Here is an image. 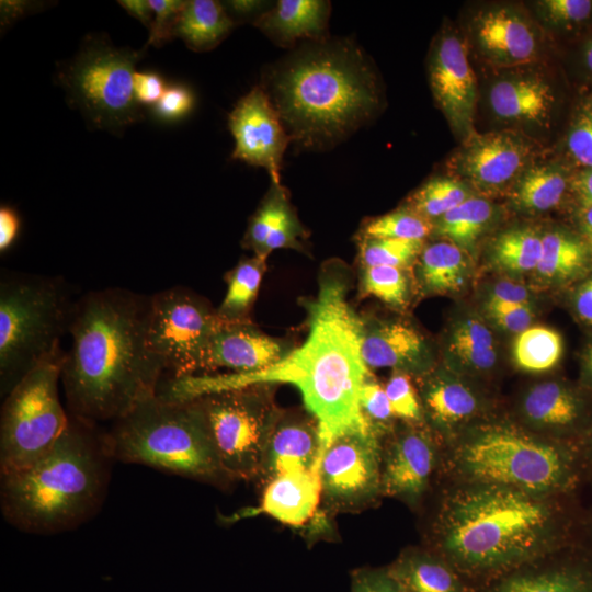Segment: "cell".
<instances>
[{
    "label": "cell",
    "instance_id": "cell-1",
    "mask_svg": "<svg viewBox=\"0 0 592 592\" xmlns=\"http://www.w3.org/2000/svg\"><path fill=\"white\" fill-rule=\"evenodd\" d=\"M346 292L341 275L322 276L317 296L307 303V339L274 365L253 373L174 379L172 395L191 399L231 388L291 384L318 422L321 458L337 436L371 429L360 407L361 388L371 376L362 352L363 320L349 305Z\"/></svg>",
    "mask_w": 592,
    "mask_h": 592
},
{
    "label": "cell",
    "instance_id": "cell-2",
    "mask_svg": "<svg viewBox=\"0 0 592 592\" xmlns=\"http://www.w3.org/2000/svg\"><path fill=\"white\" fill-rule=\"evenodd\" d=\"M149 306L150 296L121 287L77 298L60 379L69 414L114 422L158 392L164 373L148 345Z\"/></svg>",
    "mask_w": 592,
    "mask_h": 592
},
{
    "label": "cell",
    "instance_id": "cell-3",
    "mask_svg": "<svg viewBox=\"0 0 592 592\" xmlns=\"http://www.w3.org/2000/svg\"><path fill=\"white\" fill-rule=\"evenodd\" d=\"M555 497L464 483L444 500L436 523L441 555L465 574H508L546 556L563 536Z\"/></svg>",
    "mask_w": 592,
    "mask_h": 592
},
{
    "label": "cell",
    "instance_id": "cell-4",
    "mask_svg": "<svg viewBox=\"0 0 592 592\" xmlns=\"http://www.w3.org/2000/svg\"><path fill=\"white\" fill-rule=\"evenodd\" d=\"M271 101L291 140L330 147L357 129L377 105L375 79L354 44L319 39L269 75Z\"/></svg>",
    "mask_w": 592,
    "mask_h": 592
},
{
    "label": "cell",
    "instance_id": "cell-5",
    "mask_svg": "<svg viewBox=\"0 0 592 592\" xmlns=\"http://www.w3.org/2000/svg\"><path fill=\"white\" fill-rule=\"evenodd\" d=\"M62 435L38 460L1 475L4 519L21 531L50 534L73 528L101 506L112 459L95 424L71 414Z\"/></svg>",
    "mask_w": 592,
    "mask_h": 592
},
{
    "label": "cell",
    "instance_id": "cell-6",
    "mask_svg": "<svg viewBox=\"0 0 592 592\" xmlns=\"http://www.w3.org/2000/svg\"><path fill=\"white\" fill-rule=\"evenodd\" d=\"M112 423L103 443L113 459L206 482L231 480L221 468L195 399L158 391Z\"/></svg>",
    "mask_w": 592,
    "mask_h": 592
},
{
    "label": "cell",
    "instance_id": "cell-7",
    "mask_svg": "<svg viewBox=\"0 0 592 592\" xmlns=\"http://www.w3.org/2000/svg\"><path fill=\"white\" fill-rule=\"evenodd\" d=\"M448 463L464 483L549 497L571 490L583 470L578 443L542 439L509 424H482L464 433Z\"/></svg>",
    "mask_w": 592,
    "mask_h": 592
},
{
    "label": "cell",
    "instance_id": "cell-8",
    "mask_svg": "<svg viewBox=\"0 0 592 592\" xmlns=\"http://www.w3.org/2000/svg\"><path fill=\"white\" fill-rule=\"evenodd\" d=\"M77 298L58 276L2 271L0 276V391L61 350Z\"/></svg>",
    "mask_w": 592,
    "mask_h": 592
},
{
    "label": "cell",
    "instance_id": "cell-9",
    "mask_svg": "<svg viewBox=\"0 0 592 592\" xmlns=\"http://www.w3.org/2000/svg\"><path fill=\"white\" fill-rule=\"evenodd\" d=\"M62 349L30 371L4 396L0 417V475L21 470L48 453L69 423L60 401Z\"/></svg>",
    "mask_w": 592,
    "mask_h": 592
},
{
    "label": "cell",
    "instance_id": "cell-10",
    "mask_svg": "<svg viewBox=\"0 0 592 592\" xmlns=\"http://www.w3.org/2000/svg\"><path fill=\"white\" fill-rule=\"evenodd\" d=\"M140 57L136 50L91 38L60 71L70 101L91 126L118 133L144 117L133 88Z\"/></svg>",
    "mask_w": 592,
    "mask_h": 592
},
{
    "label": "cell",
    "instance_id": "cell-11",
    "mask_svg": "<svg viewBox=\"0 0 592 592\" xmlns=\"http://www.w3.org/2000/svg\"><path fill=\"white\" fill-rule=\"evenodd\" d=\"M269 391V385H254L191 398L204 414L221 468L231 480L260 477L280 414Z\"/></svg>",
    "mask_w": 592,
    "mask_h": 592
},
{
    "label": "cell",
    "instance_id": "cell-12",
    "mask_svg": "<svg viewBox=\"0 0 592 592\" xmlns=\"http://www.w3.org/2000/svg\"><path fill=\"white\" fill-rule=\"evenodd\" d=\"M221 320L200 296L182 287L150 295L148 345L170 379L203 372L210 340Z\"/></svg>",
    "mask_w": 592,
    "mask_h": 592
},
{
    "label": "cell",
    "instance_id": "cell-13",
    "mask_svg": "<svg viewBox=\"0 0 592 592\" xmlns=\"http://www.w3.org/2000/svg\"><path fill=\"white\" fill-rule=\"evenodd\" d=\"M322 496L339 509H357L380 492L382 452L371 430H354L337 436L318 466Z\"/></svg>",
    "mask_w": 592,
    "mask_h": 592
},
{
    "label": "cell",
    "instance_id": "cell-14",
    "mask_svg": "<svg viewBox=\"0 0 592 592\" xmlns=\"http://www.w3.org/2000/svg\"><path fill=\"white\" fill-rule=\"evenodd\" d=\"M228 126L235 139L232 159L266 169L272 182L280 183L283 155L291 138L263 87H253L236 103Z\"/></svg>",
    "mask_w": 592,
    "mask_h": 592
},
{
    "label": "cell",
    "instance_id": "cell-15",
    "mask_svg": "<svg viewBox=\"0 0 592 592\" xmlns=\"http://www.w3.org/2000/svg\"><path fill=\"white\" fill-rule=\"evenodd\" d=\"M430 83L440 109L459 134L471 136L476 104V78L464 43L444 35L430 61Z\"/></svg>",
    "mask_w": 592,
    "mask_h": 592
},
{
    "label": "cell",
    "instance_id": "cell-16",
    "mask_svg": "<svg viewBox=\"0 0 592 592\" xmlns=\"http://www.w3.org/2000/svg\"><path fill=\"white\" fill-rule=\"evenodd\" d=\"M436 465V449L420 430L399 433L382 456L380 492L409 503L426 490Z\"/></svg>",
    "mask_w": 592,
    "mask_h": 592
},
{
    "label": "cell",
    "instance_id": "cell-17",
    "mask_svg": "<svg viewBox=\"0 0 592 592\" xmlns=\"http://www.w3.org/2000/svg\"><path fill=\"white\" fill-rule=\"evenodd\" d=\"M530 156V144L514 134L471 135L459 156L458 167L476 185L496 190L516 178Z\"/></svg>",
    "mask_w": 592,
    "mask_h": 592
},
{
    "label": "cell",
    "instance_id": "cell-18",
    "mask_svg": "<svg viewBox=\"0 0 592 592\" xmlns=\"http://www.w3.org/2000/svg\"><path fill=\"white\" fill-rule=\"evenodd\" d=\"M291 350L253 328L249 322H220L207 349L204 369L226 368L253 373L281 361Z\"/></svg>",
    "mask_w": 592,
    "mask_h": 592
},
{
    "label": "cell",
    "instance_id": "cell-19",
    "mask_svg": "<svg viewBox=\"0 0 592 592\" xmlns=\"http://www.w3.org/2000/svg\"><path fill=\"white\" fill-rule=\"evenodd\" d=\"M320 451L318 422L309 412L280 411L265 448L260 476L270 481L291 471L318 470Z\"/></svg>",
    "mask_w": 592,
    "mask_h": 592
},
{
    "label": "cell",
    "instance_id": "cell-20",
    "mask_svg": "<svg viewBox=\"0 0 592 592\" xmlns=\"http://www.w3.org/2000/svg\"><path fill=\"white\" fill-rule=\"evenodd\" d=\"M362 352L368 368L406 374L424 372L430 361L423 337L403 321L363 320Z\"/></svg>",
    "mask_w": 592,
    "mask_h": 592
},
{
    "label": "cell",
    "instance_id": "cell-21",
    "mask_svg": "<svg viewBox=\"0 0 592 592\" xmlns=\"http://www.w3.org/2000/svg\"><path fill=\"white\" fill-rule=\"evenodd\" d=\"M521 413L527 424L560 441H568L565 436L578 432L581 439L585 433L583 398L559 382L550 380L532 386L521 401Z\"/></svg>",
    "mask_w": 592,
    "mask_h": 592
},
{
    "label": "cell",
    "instance_id": "cell-22",
    "mask_svg": "<svg viewBox=\"0 0 592 592\" xmlns=\"http://www.w3.org/2000/svg\"><path fill=\"white\" fill-rule=\"evenodd\" d=\"M476 37L483 54L501 66L526 64L537 53L533 29L508 8L483 12L476 22Z\"/></svg>",
    "mask_w": 592,
    "mask_h": 592
},
{
    "label": "cell",
    "instance_id": "cell-23",
    "mask_svg": "<svg viewBox=\"0 0 592 592\" xmlns=\"http://www.w3.org/2000/svg\"><path fill=\"white\" fill-rule=\"evenodd\" d=\"M322 496L319 471H291L271 479L259 511L283 524L300 526L315 514Z\"/></svg>",
    "mask_w": 592,
    "mask_h": 592
},
{
    "label": "cell",
    "instance_id": "cell-24",
    "mask_svg": "<svg viewBox=\"0 0 592 592\" xmlns=\"http://www.w3.org/2000/svg\"><path fill=\"white\" fill-rule=\"evenodd\" d=\"M330 4L321 0H280L253 24L280 45L298 39H323Z\"/></svg>",
    "mask_w": 592,
    "mask_h": 592
},
{
    "label": "cell",
    "instance_id": "cell-25",
    "mask_svg": "<svg viewBox=\"0 0 592 592\" xmlns=\"http://www.w3.org/2000/svg\"><path fill=\"white\" fill-rule=\"evenodd\" d=\"M421 398L425 413L443 433H452L480 410L475 391L464 382L447 375L429 378L423 385Z\"/></svg>",
    "mask_w": 592,
    "mask_h": 592
},
{
    "label": "cell",
    "instance_id": "cell-26",
    "mask_svg": "<svg viewBox=\"0 0 592 592\" xmlns=\"http://www.w3.org/2000/svg\"><path fill=\"white\" fill-rule=\"evenodd\" d=\"M388 568L403 592H466L459 572L440 555L407 551Z\"/></svg>",
    "mask_w": 592,
    "mask_h": 592
},
{
    "label": "cell",
    "instance_id": "cell-27",
    "mask_svg": "<svg viewBox=\"0 0 592 592\" xmlns=\"http://www.w3.org/2000/svg\"><path fill=\"white\" fill-rule=\"evenodd\" d=\"M554 99L549 86L537 78H511L496 82L489 102L498 117L508 121L544 118Z\"/></svg>",
    "mask_w": 592,
    "mask_h": 592
},
{
    "label": "cell",
    "instance_id": "cell-28",
    "mask_svg": "<svg viewBox=\"0 0 592 592\" xmlns=\"http://www.w3.org/2000/svg\"><path fill=\"white\" fill-rule=\"evenodd\" d=\"M489 592H592V562L577 560L544 570L513 571Z\"/></svg>",
    "mask_w": 592,
    "mask_h": 592
},
{
    "label": "cell",
    "instance_id": "cell-29",
    "mask_svg": "<svg viewBox=\"0 0 592 592\" xmlns=\"http://www.w3.org/2000/svg\"><path fill=\"white\" fill-rule=\"evenodd\" d=\"M234 25V19L219 1L191 0L178 16L173 36L192 50L206 52L225 39Z\"/></svg>",
    "mask_w": 592,
    "mask_h": 592
},
{
    "label": "cell",
    "instance_id": "cell-30",
    "mask_svg": "<svg viewBox=\"0 0 592 592\" xmlns=\"http://www.w3.org/2000/svg\"><path fill=\"white\" fill-rule=\"evenodd\" d=\"M467 272L463 249L453 242L432 243L421 251L419 277L428 292H455L463 287Z\"/></svg>",
    "mask_w": 592,
    "mask_h": 592
},
{
    "label": "cell",
    "instance_id": "cell-31",
    "mask_svg": "<svg viewBox=\"0 0 592 592\" xmlns=\"http://www.w3.org/2000/svg\"><path fill=\"white\" fill-rule=\"evenodd\" d=\"M265 259L253 257L239 261L228 273L227 292L219 308V319L226 323L249 322L248 314L259 292Z\"/></svg>",
    "mask_w": 592,
    "mask_h": 592
},
{
    "label": "cell",
    "instance_id": "cell-32",
    "mask_svg": "<svg viewBox=\"0 0 592 592\" xmlns=\"http://www.w3.org/2000/svg\"><path fill=\"white\" fill-rule=\"evenodd\" d=\"M543 248L535 271L548 281H566L581 273L589 261L587 246L560 231L542 237Z\"/></svg>",
    "mask_w": 592,
    "mask_h": 592
},
{
    "label": "cell",
    "instance_id": "cell-33",
    "mask_svg": "<svg viewBox=\"0 0 592 592\" xmlns=\"http://www.w3.org/2000/svg\"><path fill=\"white\" fill-rule=\"evenodd\" d=\"M492 215L493 208L488 201L469 196L439 218L435 232L462 249L470 248L488 226Z\"/></svg>",
    "mask_w": 592,
    "mask_h": 592
},
{
    "label": "cell",
    "instance_id": "cell-34",
    "mask_svg": "<svg viewBox=\"0 0 592 592\" xmlns=\"http://www.w3.org/2000/svg\"><path fill=\"white\" fill-rule=\"evenodd\" d=\"M448 346L462 365L473 371L489 369L497 360L493 335L476 318L462 320L454 327Z\"/></svg>",
    "mask_w": 592,
    "mask_h": 592
},
{
    "label": "cell",
    "instance_id": "cell-35",
    "mask_svg": "<svg viewBox=\"0 0 592 592\" xmlns=\"http://www.w3.org/2000/svg\"><path fill=\"white\" fill-rule=\"evenodd\" d=\"M566 186L567 179L561 170L551 166L535 167L521 177L514 202L526 210H548L561 201Z\"/></svg>",
    "mask_w": 592,
    "mask_h": 592
},
{
    "label": "cell",
    "instance_id": "cell-36",
    "mask_svg": "<svg viewBox=\"0 0 592 592\" xmlns=\"http://www.w3.org/2000/svg\"><path fill=\"white\" fill-rule=\"evenodd\" d=\"M561 354V337L544 326L528 327L517 334L513 344L515 363L526 372L548 371L559 362Z\"/></svg>",
    "mask_w": 592,
    "mask_h": 592
},
{
    "label": "cell",
    "instance_id": "cell-37",
    "mask_svg": "<svg viewBox=\"0 0 592 592\" xmlns=\"http://www.w3.org/2000/svg\"><path fill=\"white\" fill-rule=\"evenodd\" d=\"M543 241L531 228H517L500 235L492 248L494 262L502 269L524 273L536 270Z\"/></svg>",
    "mask_w": 592,
    "mask_h": 592
},
{
    "label": "cell",
    "instance_id": "cell-38",
    "mask_svg": "<svg viewBox=\"0 0 592 592\" xmlns=\"http://www.w3.org/2000/svg\"><path fill=\"white\" fill-rule=\"evenodd\" d=\"M293 210L286 190L272 182L270 191L250 219L242 244L260 257L267 237L278 227L283 219Z\"/></svg>",
    "mask_w": 592,
    "mask_h": 592
},
{
    "label": "cell",
    "instance_id": "cell-39",
    "mask_svg": "<svg viewBox=\"0 0 592 592\" xmlns=\"http://www.w3.org/2000/svg\"><path fill=\"white\" fill-rule=\"evenodd\" d=\"M468 197L463 183L449 178H435L413 193L409 208L428 219L440 218Z\"/></svg>",
    "mask_w": 592,
    "mask_h": 592
},
{
    "label": "cell",
    "instance_id": "cell-40",
    "mask_svg": "<svg viewBox=\"0 0 592 592\" xmlns=\"http://www.w3.org/2000/svg\"><path fill=\"white\" fill-rule=\"evenodd\" d=\"M423 241L372 238L361 236L360 260L363 267L392 266L407 267L421 253Z\"/></svg>",
    "mask_w": 592,
    "mask_h": 592
},
{
    "label": "cell",
    "instance_id": "cell-41",
    "mask_svg": "<svg viewBox=\"0 0 592 592\" xmlns=\"http://www.w3.org/2000/svg\"><path fill=\"white\" fill-rule=\"evenodd\" d=\"M432 229L430 219L411 208H402L371 219L362 236L423 241Z\"/></svg>",
    "mask_w": 592,
    "mask_h": 592
},
{
    "label": "cell",
    "instance_id": "cell-42",
    "mask_svg": "<svg viewBox=\"0 0 592 592\" xmlns=\"http://www.w3.org/2000/svg\"><path fill=\"white\" fill-rule=\"evenodd\" d=\"M362 292L397 308L408 301V281L402 269L392 266L364 267Z\"/></svg>",
    "mask_w": 592,
    "mask_h": 592
},
{
    "label": "cell",
    "instance_id": "cell-43",
    "mask_svg": "<svg viewBox=\"0 0 592 592\" xmlns=\"http://www.w3.org/2000/svg\"><path fill=\"white\" fill-rule=\"evenodd\" d=\"M360 407L371 429L377 436L390 424L395 417L385 388L372 375L360 391Z\"/></svg>",
    "mask_w": 592,
    "mask_h": 592
},
{
    "label": "cell",
    "instance_id": "cell-44",
    "mask_svg": "<svg viewBox=\"0 0 592 592\" xmlns=\"http://www.w3.org/2000/svg\"><path fill=\"white\" fill-rule=\"evenodd\" d=\"M384 388L396 418L409 422L421 421L422 406L408 374L395 372Z\"/></svg>",
    "mask_w": 592,
    "mask_h": 592
},
{
    "label": "cell",
    "instance_id": "cell-45",
    "mask_svg": "<svg viewBox=\"0 0 592 592\" xmlns=\"http://www.w3.org/2000/svg\"><path fill=\"white\" fill-rule=\"evenodd\" d=\"M153 20L149 29L148 45L161 46L174 38L173 30L178 16L186 1L181 0H149Z\"/></svg>",
    "mask_w": 592,
    "mask_h": 592
},
{
    "label": "cell",
    "instance_id": "cell-46",
    "mask_svg": "<svg viewBox=\"0 0 592 592\" xmlns=\"http://www.w3.org/2000/svg\"><path fill=\"white\" fill-rule=\"evenodd\" d=\"M351 592H403L389 568L356 569L351 576Z\"/></svg>",
    "mask_w": 592,
    "mask_h": 592
},
{
    "label": "cell",
    "instance_id": "cell-47",
    "mask_svg": "<svg viewBox=\"0 0 592 592\" xmlns=\"http://www.w3.org/2000/svg\"><path fill=\"white\" fill-rule=\"evenodd\" d=\"M192 92L184 86L168 87L155 105L157 115L163 119H178L185 116L193 107Z\"/></svg>",
    "mask_w": 592,
    "mask_h": 592
},
{
    "label": "cell",
    "instance_id": "cell-48",
    "mask_svg": "<svg viewBox=\"0 0 592 592\" xmlns=\"http://www.w3.org/2000/svg\"><path fill=\"white\" fill-rule=\"evenodd\" d=\"M487 309L494 321L508 331L520 333L531 327L530 305L487 303Z\"/></svg>",
    "mask_w": 592,
    "mask_h": 592
},
{
    "label": "cell",
    "instance_id": "cell-49",
    "mask_svg": "<svg viewBox=\"0 0 592 592\" xmlns=\"http://www.w3.org/2000/svg\"><path fill=\"white\" fill-rule=\"evenodd\" d=\"M568 149L573 159L592 169V114L582 116L568 136Z\"/></svg>",
    "mask_w": 592,
    "mask_h": 592
},
{
    "label": "cell",
    "instance_id": "cell-50",
    "mask_svg": "<svg viewBox=\"0 0 592 592\" xmlns=\"http://www.w3.org/2000/svg\"><path fill=\"white\" fill-rule=\"evenodd\" d=\"M304 235V228L295 213L291 210L278 227L267 237L259 258L266 259L269 253L276 249L299 247L298 238Z\"/></svg>",
    "mask_w": 592,
    "mask_h": 592
},
{
    "label": "cell",
    "instance_id": "cell-51",
    "mask_svg": "<svg viewBox=\"0 0 592 592\" xmlns=\"http://www.w3.org/2000/svg\"><path fill=\"white\" fill-rule=\"evenodd\" d=\"M539 5L551 20L567 23L582 21L592 11L589 0H545Z\"/></svg>",
    "mask_w": 592,
    "mask_h": 592
},
{
    "label": "cell",
    "instance_id": "cell-52",
    "mask_svg": "<svg viewBox=\"0 0 592 592\" xmlns=\"http://www.w3.org/2000/svg\"><path fill=\"white\" fill-rule=\"evenodd\" d=\"M134 95L139 104H157L167 87L160 75L136 71L133 79Z\"/></svg>",
    "mask_w": 592,
    "mask_h": 592
},
{
    "label": "cell",
    "instance_id": "cell-53",
    "mask_svg": "<svg viewBox=\"0 0 592 592\" xmlns=\"http://www.w3.org/2000/svg\"><path fill=\"white\" fill-rule=\"evenodd\" d=\"M527 289L517 283L503 281L494 285L487 303L528 305Z\"/></svg>",
    "mask_w": 592,
    "mask_h": 592
},
{
    "label": "cell",
    "instance_id": "cell-54",
    "mask_svg": "<svg viewBox=\"0 0 592 592\" xmlns=\"http://www.w3.org/2000/svg\"><path fill=\"white\" fill-rule=\"evenodd\" d=\"M20 230V218L15 210L7 205L0 208V252H5L15 241Z\"/></svg>",
    "mask_w": 592,
    "mask_h": 592
},
{
    "label": "cell",
    "instance_id": "cell-55",
    "mask_svg": "<svg viewBox=\"0 0 592 592\" xmlns=\"http://www.w3.org/2000/svg\"><path fill=\"white\" fill-rule=\"evenodd\" d=\"M266 2L254 0H234L224 2V7L228 14L237 18H248L251 14H257L259 18L264 12L262 11L266 7ZM232 19V18H231Z\"/></svg>",
    "mask_w": 592,
    "mask_h": 592
},
{
    "label": "cell",
    "instance_id": "cell-56",
    "mask_svg": "<svg viewBox=\"0 0 592 592\" xmlns=\"http://www.w3.org/2000/svg\"><path fill=\"white\" fill-rule=\"evenodd\" d=\"M118 4L124 10L141 22L148 30L151 26L153 20V12L147 0H121Z\"/></svg>",
    "mask_w": 592,
    "mask_h": 592
},
{
    "label": "cell",
    "instance_id": "cell-57",
    "mask_svg": "<svg viewBox=\"0 0 592 592\" xmlns=\"http://www.w3.org/2000/svg\"><path fill=\"white\" fill-rule=\"evenodd\" d=\"M574 306L580 318L592 323V277L578 289Z\"/></svg>",
    "mask_w": 592,
    "mask_h": 592
},
{
    "label": "cell",
    "instance_id": "cell-58",
    "mask_svg": "<svg viewBox=\"0 0 592 592\" xmlns=\"http://www.w3.org/2000/svg\"><path fill=\"white\" fill-rule=\"evenodd\" d=\"M572 185L583 206L592 205V169H587L576 175Z\"/></svg>",
    "mask_w": 592,
    "mask_h": 592
},
{
    "label": "cell",
    "instance_id": "cell-59",
    "mask_svg": "<svg viewBox=\"0 0 592 592\" xmlns=\"http://www.w3.org/2000/svg\"><path fill=\"white\" fill-rule=\"evenodd\" d=\"M578 445L580 449L582 469L588 471L592 477V423L589 425Z\"/></svg>",
    "mask_w": 592,
    "mask_h": 592
},
{
    "label": "cell",
    "instance_id": "cell-60",
    "mask_svg": "<svg viewBox=\"0 0 592 592\" xmlns=\"http://www.w3.org/2000/svg\"><path fill=\"white\" fill-rule=\"evenodd\" d=\"M580 219L584 236L592 248V205L583 206Z\"/></svg>",
    "mask_w": 592,
    "mask_h": 592
},
{
    "label": "cell",
    "instance_id": "cell-61",
    "mask_svg": "<svg viewBox=\"0 0 592 592\" xmlns=\"http://www.w3.org/2000/svg\"><path fill=\"white\" fill-rule=\"evenodd\" d=\"M584 368H585V378L589 386L592 388V343L585 350L584 354Z\"/></svg>",
    "mask_w": 592,
    "mask_h": 592
},
{
    "label": "cell",
    "instance_id": "cell-62",
    "mask_svg": "<svg viewBox=\"0 0 592 592\" xmlns=\"http://www.w3.org/2000/svg\"><path fill=\"white\" fill-rule=\"evenodd\" d=\"M585 62L588 68L592 70V42L590 43L585 52Z\"/></svg>",
    "mask_w": 592,
    "mask_h": 592
}]
</instances>
